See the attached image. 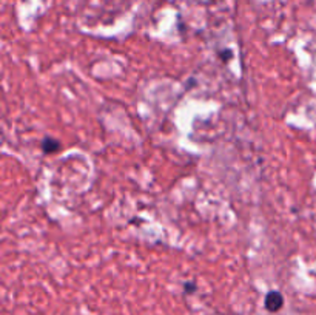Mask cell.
<instances>
[{"mask_svg": "<svg viewBox=\"0 0 316 315\" xmlns=\"http://www.w3.org/2000/svg\"><path fill=\"white\" fill-rule=\"evenodd\" d=\"M265 309L268 312H278L282 306H284V297L281 295V292L278 290H271L267 293V297H265Z\"/></svg>", "mask_w": 316, "mask_h": 315, "instance_id": "1", "label": "cell"}, {"mask_svg": "<svg viewBox=\"0 0 316 315\" xmlns=\"http://www.w3.org/2000/svg\"><path fill=\"white\" fill-rule=\"evenodd\" d=\"M41 147L45 153H54L61 148V142L54 139V137H45V139L41 142Z\"/></svg>", "mask_w": 316, "mask_h": 315, "instance_id": "2", "label": "cell"}, {"mask_svg": "<svg viewBox=\"0 0 316 315\" xmlns=\"http://www.w3.org/2000/svg\"><path fill=\"white\" fill-rule=\"evenodd\" d=\"M184 289H185V292H187V293H191L196 287H194V284H193V283H188V284H185V286H184Z\"/></svg>", "mask_w": 316, "mask_h": 315, "instance_id": "4", "label": "cell"}, {"mask_svg": "<svg viewBox=\"0 0 316 315\" xmlns=\"http://www.w3.org/2000/svg\"><path fill=\"white\" fill-rule=\"evenodd\" d=\"M221 57L224 59L225 62H227V61H230V59H231V51H230V50H227V51L221 53Z\"/></svg>", "mask_w": 316, "mask_h": 315, "instance_id": "3", "label": "cell"}]
</instances>
